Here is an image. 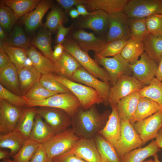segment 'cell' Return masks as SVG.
Instances as JSON below:
<instances>
[{"instance_id": "9", "label": "cell", "mask_w": 162, "mask_h": 162, "mask_svg": "<svg viewBox=\"0 0 162 162\" xmlns=\"http://www.w3.org/2000/svg\"><path fill=\"white\" fill-rule=\"evenodd\" d=\"M144 85L133 76H122L116 84L111 87L109 98L110 105V106L116 105L120 99L138 91Z\"/></svg>"}, {"instance_id": "11", "label": "cell", "mask_w": 162, "mask_h": 162, "mask_svg": "<svg viewBox=\"0 0 162 162\" xmlns=\"http://www.w3.org/2000/svg\"><path fill=\"white\" fill-rule=\"evenodd\" d=\"M130 38L128 17L123 11L108 14V28L106 43L119 39L128 40Z\"/></svg>"}, {"instance_id": "7", "label": "cell", "mask_w": 162, "mask_h": 162, "mask_svg": "<svg viewBox=\"0 0 162 162\" xmlns=\"http://www.w3.org/2000/svg\"><path fill=\"white\" fill-rule=\"evenodd\" d=\"M95 59L99 64L102 65L107 72L110 82L112 86L121 76L129 75L132 72L131 64L120 54L112 58H108L95 53Z\"/></svg>"}, {"instance_id": "51", "label": "cell", "mask_w": 162, "mask_h": 162, "mask_svg": "<svg viewBox=\"0 0 162 162\" xmlns=\"http://www.w3.org/2000/svg\"><path fill=\"white\" fill-rule=\"evenodd\" d=\"M56 1L66 10L74 5L86 4L87 0H57Z\"/></svg>"}, {"instance_id": "43", "label": "cell", "mask_w": 162, "mask_h": 162, "mask_svg": "<svg viewBox=\"0 0 162 162\" xmlns=\"http://www.w3.org/2000/svg\"><path fill=\"white\" fill-rule=\"evenodd\" d=\"M0 99L5 100L12 105L20 108L27 107V101L23 96L16 95L0 84Z\"/></svg>"}, {"instance_id": "38", "label": "cell", "mask_w": 162, "mask_h": 162, "mask_svg": "<svg viewBox=\"0 0 162 162\" xmlns=\"http://www.w3.org/2000/svg\"><path fill=\"white\" fill-rule=\"evenodd\" d=\"M142 97L149 98L158 103L162 109V82L154 77L147 86L138 91Z\"/></svg>"}, {"instance_id": "25", "label": "cell", "mask_w": 162, "mask_h": 162, "mask_svg": "<svg viewBox=\"0 0 162 162\" xmlns=\"http://www.w3.org/2000/svg\"><path fill=\"white\" fill-rule=\"evenodd\" d=\"M28 57L32 65L42 75L55 73V64L50 59L42 55L35 47L30 46L26 50Z\"/></svg>"}, {"instance_id": "42", "label": "cell", "mask_w": 162, "mask_h": 162, "mask_svg": "<svg viewBox=\"0 0 162 162\" xmlns=\"http://www.w3.org/2000/svg\"><path fill=\"white\" fill-rule=\"evenodd\" d=\"M5 43L10 46L25 49L31 46L29 39L22 28L19 26L15 27L9 40Z\"/></svg>"}, {"instance_id": "17", "label": "cell", "mask_w": 162, "mask_h": 162, "mask_svg": "<svg viewBox=\"0 0 162 162\" xmlns=\"http://www.w3.org/2000/svg\"><path fill=\"white\" fill-rule=\"evenodd\" d=\"M111 106L112 111L106 123L98 133L115 147L121 135V119L119 116L117 104Z\"/></svg>"}, {"instance_id": "39", "label": "cell", "mask_w": 162, "mask_h": 162, "mask_svg": "<svg viewBox=\"0 0 162 162\" xmlns=\"http://www.w3.org/2000/svg\"><path fill=\"white\" fill-rule=\"evenodd\" d=\"M31 43L52 61L53 51L51 45V34L49 31L44 30L40 32Z\"/></svg>"}, {"instance_id": "14", "label": "cell", "mask_w": 162, "mask_h": 162, "mask_svg": "<svg viewBox=\"0 0 162 162\" xmlns=\"http://www.w3.org/2000/svg\"><path fill=\"white\" fill-rule=\"evenodd\" d=\"M158 66V64L145 52L131 67L133 76L144 85H148L156 77Z\"/></svg>"}, {"instance_id": "19", "label": "cell", "mask_w": 162, "mask_h": 162, "mask_svg": "<svg viewBox=\"0 0 162 162\" xmlns=\"http://www.w3.org/2000/svg\"><path fill=\"white\" fill-rule=\"evenodd\" d=\"M141 97L140 93L137 91L121 99L118 102L117 106L120 119H127L134 124L135 122V112Z\"/></svg>"}, {"instance_id": "27", "label": "cell", "mask_w": 162, "mask_h": 162, "mask_svg": "<svg viewBox=\"0 0 162 162\" xmlns=\"http://www.w3.org/2000/svg\"><path fill=\"white\" fill-rule=\"evenodd\" d=\"M28 139L16 129L5 134H0V147L10 150L11 157L20 149Z\"/></svg>"}, {"instance_id": "40", "label": "cell", "mask_w": 162, "mask_h": 162, "mask_svg": "<svg viewBox=\"0 0 162 162\" xmlns=\"http://www.w3.org/2000/svg\"><path fill=\"white\" fill-rule=\"evenodd\" d=\"M41 144L28 139L19 152L13 156V160L16 162H29Z\"/></svg>"}, {"instance_id": "4", "label": "cell", "mask_w": 162, "mask_h": 162, "mask_svg": "<svg viewBox=\"0 0 162 162\" xmlns=\"http://www.w3.org/2000/svg\"><path fill=\"white\" fill-rule=\"evenodd\" d=\"M26 100L27 107L46 106L58 108L65 111L71 117L81 107L80 101L72 93H58L40 100Z\"/></svg>"}, {"instance_id": "48", "label": "cell", "mask_w": 162, "mask_h": 162, "mask_svg": "<svg viewBox=\"0 0 162 162\" xmlns=\"http://www.w3.org/2000/svg\"><path fill=\"white\" fill-rule=\"evenodd\" d=\"M63 20V15L61 10L57 7L54 8L47 15L45 26L49 30L54 31L62 24Z\"/></svg>"}, {"instance_id": "59", "label": "cell", "mask_w": 162, "mask_h": 162, "mask_svg": "<svg viewBox=\"0 0 162 162\" xmlns=\"http://www.w3.org/2000/svg\"><path fill=\"white\" fill-rule=\"evenodd\" d=\"M70 17L73 19L77 18L80 15L76 9H73L69 12Z\"/></svg>"}, {"instance_id": "3", "label": "cell", "mask_w": 162, "mask_h": 162, "mask_svg": "<svg viewBox=\"0 0 162 162\" xmlns=\"http://www.w3.org/2000/svg\"><path fill=\"white\" fill-rule=\"evenodd\" d=\"M63 45L64 50L74 57L82 68L101 80L109 83L110 78L106 70L100 67L88 52L81 49L76 41L68 39L64 41Z\"/></svg>"}, {"instance_id": "18", "label": "cell", "mask_w": 162, "mask_h": 162, "mask_svg": "<svg viewBox=\"0 0 162 162\" xmlns=\"http://www.w3.org/2000/svg\"><path fill=\"white\" fill-rule=\"evenodd\" d=\"M73 37L81 49L87 52L92 50L98 53L106 43L105 40L96 36L93 33L82 30L74 32Z\"/></svg>"}, {"instance_id": "41", "label": "cell", "mask_w": 162, "mask_h": 162, "mask_svg": "<svg viewBox=\"0 0 162 162\" xmlns=\"http://www.w3.org/2000/svg\"><path fill=\"white\" fill-rule=\"evenodd\" d=\"M58 93L47 89L39 81L23 96L27 100H40L46 99Z\"/></svg>"}, {"instance_id": "60", "label": "cell", "mask_w": 162, "mask_h": 162, "mask_svg": "<svg viewBox=\"0 0 162 162\" xmlns=\"http://www.w3.org/2000/svg\"><path fill=\"white\" fill-rule=\"evenodd\" d=\"M5 38V34L4 29L0 27V41L3 40Z\"/></svg>"}, {"instance_id": "50", "label": "cell", "mask_w": 162, "mask_h": 162, "mask_svg": "<svg viewBox=\"0 0 162 162\" xmlns=\"http://www.w3.org/2000/svg\"><path fill=\"white\" fill-rule=\"evenodd\" d=\"M48 160L46 150L43 145L41 144L33 155L29 162H47Z\"/></svg>"}, {"instance_id": "12", "label": "cell", "mask_w": 162, "mask_h": 162, "mask_svg": "<svg viewBox=\"0 0 162 162\" xmlns=\"http://www.w3.org/2000/svg\"><path fill=\"white\" fill-rule=\"evenodd\" d=\"M24 109L0 99V134H6L16 129Z\"/></svg>"}, {"instance_id": "34", "label": "cell", "mask_w": 162, "mask_h": 162, "mask_svg": "<svg viewBox=\"0 0 162 162\" xmlns=\"http://www.w3.org/2000/svg\"><path fill=\"white\" fill-rule=\"evenodd\" d=\"M144 52L143 41H137L130 39L127 40L120 54L131 65L137 62Z\"/></svg>"}, {"instance_id": "37", "label": "cell", "mask_w": 162, "mask_h": 162, "mask_svg": "<svg viewBox=\"0 0 162 162\" xmlns=\"http://www.w3.org/2000/svg\"><path fill=\"white\" fill-rule=\"evenodd\" d=\"M130 39L137 41H143L149 34L147 28L146 18H128Z\"/></svg>"}, {"instance_id": "52", "label": "cell", "mask_w": 162, "mask_h": 162, "mask_svg": "<svg viewBox=\"0 0 162 162\" xmlns=\"http://www.w3.org/2000/svg\"><path fill=\"white\" fill-rule=\"evenodd\" d=\"M70 29V27H65L62 24L59 27L56 38V42L58 44H63L65 40V37Z\"/></svg>"}, {"instance_id": "23", "label": "cell", "mask_w": 162, "mask_h": 162, "mask_svg": "<svg viewBox=\"0 0 162 162\" xmlns=\"http://www.w3.org/2000/svg\"><path fill=\"white\" fill-rule=\"evenodd\" d=\"M21 94L24 96L36 82L42 74L32 65H26L17 68Z\"/></svg>"}, {"instance_id": "53", "label": "cell", "mask_w": 162, "mask_h": 162, "mask_svg": "<svg viewBox=\"0 0 162 162\" xmlns=\"http://www.w3.org/2000/svg\"><path fill=\"white\" fill-rule=\"evenodd\" d=\"M12 62L8 56L0 48V72Z\"/></svg>"}, {"instance_id": "55", "label": "cell", "mask_w": 162, "mask_h": 162, "mask_svg": "<svg viewBox=\"0 0 162 162\" xmlns=\"http://www.w3.org/2000/svg\"><path fill=\"white\" fill-rule=\"evenodd\" d=\"M76 6V10L80 15L87 16L90 15L92 13V12L90 13L88 11L83 4H79Z\"/></svg>"}, {"instance_id": "35", "label": "cell", "mask_w": 162, "mask_h": 162, "mask_svg": "<svg viewBox=\"0 0 162 162\" xmlns=\"http://www.w3.org/2000/svg\"><path fill=\"white\" fill-rule=\"evenodd\" d=\"M143 41L145 52L158 64L162 57V37L149 33Z\"/></svg>"}, {"instance_id": "64", "label": "cell", "mask_w": 162, "mask_h": 162, "mask_svg": "<svg viewBox=\"0 0 162 162\" xmlns=\"http://www.w3.org/2000/svg\"><path fill=\"white\" fill-rule=\"evenodd\" d=\"M47 162H52L51 159H49L48 160Z\"/></svg>"}, {"instance_id": "22", "label": "cell", "mask_w": 162, "mask_h": 162, "mask_svg": "<svg viewBox=\"0 0 162 162\" xmlns=\"http://www.w3.org/2000/svg\"><path fill=\"white\" fill-rule=\"evenodd\" d=\"M54 63L55 73L70 80L76 70L82 67L74 57L65 50Z\"/></svg>"}, {"instance_id": "46", "label": "cell", "mask_w": 162, "mask_h": 162, "mask_svg": "<svg viewBox=\"0 0 162 162\" xmlns=\"http://www.w3.org/2000/svg\"><path fill=\"white\" fill-rule=\"evenodd\" d=\"M146 22L149 33L162 37V14L152 15L146 18Z\"/></svg>"}, {"instance_id": "26", "label": "cell", "mask_w": 162, "mask_h": 162, "mask_svg": "<svg viewBox=\"0 0 162 162\" xmlns=\"http://www.w3.org/2000/svg\"><path fill=\"white\" fill-rule=\"evenodd\" d=\"M56 134L51 127L37 114L29 139L43 144Z\"/></svg>"}, {"instance_id": "29", "label": "cell", "mask_w": 162, "mask_h": 162, "mask_svg": "<svg viewBox=\"0 0 162 162\" xmlns=\"http://www.w3.org/2000/svg\"><path fill=\"white\" fill-rule=\"evenodd\" d=\"M99 152L101 162H120L114 146L98 133L93 137Z\"/></svg>"}, {"instance_id": "20", "label": "cell", "mask_w": 162, "mask_h": 162, "mask_svg": "<svg viewBox=\"0 0 162 162\" xmlns=\"http://www.w3.org/2000/svg\"><path fill=\"white\" fill-rule=\"evenodd\" d=\"M52 4L51 1H41L35 10L24 16L22 20L27 31H33L42 25L43 18Z\"/></svg>"}, {"instance_id": "33", "label": "cell", "mask_w": 162, "mask_h": 162, "mask_svg": "<svg viewBox=\"0 0 162 162\" xmlns=\"http://www.w3.org/2000/svg\"><path fill=\"white\" fill-rule=\"evenodd\" d=\"M37 109L36 107L25 108L16 128L28 139H29L34 126L35 118L37 114Z\"/></svg>"}, {"instance_id": "31", "label": "cell", "mask_w": 162, "mask_h": 162, "mask_svg": "<svg viewBox=\"0 0 162 162\" xmlns=\"http://www.w3.org/2000/svg\"><path fill=\"white\" fill-rule=\"evenodd\" d=\"M160 110H162L161 107L157 102L149 98L141 97L135 114V122L144 120Z\"/></svg>"}, {"instance_id": "28", "label": "cell", "mask_w": 162, "mask_h": 162, "mask_svg": "<svg viewBox=\"0 0 162 162\" xmlns=\"http://www.w3.org/2000/svg\"><path fill=\"white\" fill-rule=\"evenodd\" d=\"M155 140H152L146 146L134 149L120 159V162H142L146 158L154 156L160 151Z\"/></svg>"}, {"instance_id": "58", "label": "cell", "mask_w": 162, "mask_h": 162, "mask_svg": "<svg viewBox=\"0 0 162 162\" xmlns=\"http://www.w3.org/2000/svg\"><path fill=\"white\" fill-rule=\"evenodd\" d=\"M11 157L10 152H8L5 150L1 149L0 150V159H4L9 158Z\"/></svg>"}, {"instance_id": "10", "label": "cell", "mask_w": 162, "mask_h": 162, "mask_svg": "<svg viewBox=\"0 0 162 162\" xmlns=\"http://www.w3.org/2000/svg\"><path fill=\"white\" fill-rule=\"evenodd\" d=\"M37 108L40 115L51 127L56 134L60 133L71 126V117L60 109L46 106Z\"/></svg>"}, {"instance_id": "1", "label": "cell", "mask_w": 162, "mask_h": 162, "mask_svg": "<svg viewBox=\"0 0 162 162\" xmlns=\"http://www.w3.org/2000/svg\"><path fill=\"white\" fill-rule=\"evenodd\" d=\"M81 107L71 117V128L80 138H92L105 126L111 112L100 113L95 105L87 110Z\"/></svg>"}, {"instance_id": "54", "label": "cell", "mask_w": 162, "mask_h": 162, "mask_svg": "<svg viewBox=\"0 0 162 162\" xmlns=\"http://www.w3.org/2000/svg\"><path fill=\"white\" fill-rule=\"evenodd\" d=\"M64 50V48L62 44H58L55 47L52 57V61L54 63L63 54Z\"/></svg>"}, {"instance_id": "47", "label": "cell", "mask_w": 162, "mask_h": 162, "mask_svg": "<svg viewBox=\"0 0 162 162\" xmlns=\"http://www.w3.org/2000/svg\"><path fill=\"white\" fill-rule=\"evenodd\" d=\"M47 89L58 93H72L67 88L48 75H42L39 81Z\"/></svg>"}, {"instance_id": "13", "label": "cell", "mask_w": 162, "mask_h": 162, "mask_svg": "<svg viewBox=\"0 0 162 162\" xmlns=\"http://www.w3.org/2000/svg\"><path fill=\"white\" fill-rule=\"evenodd\" d=\"M133 127L139 134L143 146L148 141L156 138L159 130L162 128V110L135 122Z\"/></svg>"}, {"instance_id": "44", "label": "cell", "mask_w": 162, "mask_h": 162, "mask_svg": "<svg viewBox=\"0 0 162 162\" xmlns=\"http://www.w3.org/2000/svg\"><path fill=\"white\" fill-rule=\"evenodd\" d=\"M127 40L124 39H119L106 43L102 49L98 54L106 57H113L120 54Z\"/></svg>"}, {"instance_id": "24", "label": "cell", "mask_w": 162, "mask_h": 162, "mask_svg": "<svg viewBox=\"0 0 162 162\" xmlns=\"http://www.w3.org/2000/svg\"><path fill=\"white\" fill-rule=\"evenodd\" d=\"M0 82L11 92L22 95L17 68L12 62L0 72Z\"/></svg>"}, {"instance_id": "8", "label": "cell", "mask_w": 162, "mask_h": 162, "mask_svg": "<svg viewBox=\"0 0 162 162\" xmlns=\"http://www.w3.org/2000/svg\"><path fill=\"white\" fill-rule=\"evenodd\" d=\"M123 12L129 18H146L162 14V0H129Z\"/></svg>"}, {"instance_id": "32", "label": "cell", "mask_w": 162, "mask_h": 162, "mask_svg": "<svg viewBox=\"0 0 162 162\" xmlns=\"http://www.w3.org/2000/svg\"><path fill=\"white\" fill-rule=\"evenodd\" d=\"M1 2L13 11L17 20L35 8L41 1L39 0H3Z\"/></svg>"}, {"instance_id": "2", "label": "cell", "mask_w": 162, "mask_h": 162, "mask_svg": "<svg viewBox=\"0 0 162 162\" xmlns=\"http://www.w3.org/2000/svg\"><path fill=\"white\" fill-rule=\"evenodd\" d=\"M47 75L68 89L77 98L84 109H88L96 104L104 103L99 94L94 89L55 73Z\"/></svg>"}, {"instance_id": "30", "label": "cell", "mask_w": 162, "mask_h": 162, "mask_svg": "<svg viewBox=\"0 0 162 162\" xmlns=\"http://www.w3.org/2000/svg\"><path fill=\"white\" fill-rule=\"evenodd\" d=\"M129 0H87L86 5L90 8L104 11L108 14L123 11Z\"/></svg>"}, {"instance_id": "15", "label": "cell", "mask_w": 162, "mask_h": 162, "mask_svg": "<svg viewBox=\"0 0 162 162\" xmlns=\"http://www.w3.org/2000/svg\"><path fill=\"white\" fill-rule=\"evenodd\" d=\"M72 81L82 83L96 90L104 100L105 105L110 104L109 98L111 87L109 83L98 80L82 67L74 74Z\"/></svg>"}, {"instance_id": "5", "label": "cell", "mask_w": 162, "mask_h": 162, "mask_svg": "<svg viewBox=\"0 0 162 162\" xmlns=\"http://www.w3.org/2000/svg\"><path fill=\"white\" fill-rule=\"evenodd\" d=\"M80 138L71 128L56 134L43 144L48 159L70 151Z\"/></svg>"}, {"instance_id": "61", "label": "cell", "mask_w": 162, "mask_h": 162, "mask_svg": "<svg viewBox=\"0 0 162 162\" xmlns=\"http://www.w3.org/2000/svg\"><path fill=\"white\" fill-rule=\"evenodd\" d=\"M153 157L154 159V162H162L159 160L158 154H155Z\"/></svg>"}, {"instance_id": "49", "label": "cell", "mask_w": 162, "mask_h": 162, "mask_svg": "<svg viewBox=\"0 0 162 162\" xmlns=\"http://www.w3.org/2000/svg\"><path fill=\"white\" fill-rule=\"evenodd\" d=\"M51 159L52 162H86L74 154L70 151L56 156Z\"/></svg>"}, {"instance_id": "6", "label": "cell", "mask_w": 162, "mask_h": 162, "mask_svg": "<svg viewBox=\"0 0 162 162\" xmlns=\"http://www.w3.org/2000/svg\"><path fill=\"white\" fill-rule=\"evenodd\" d=\"M120 138L115 146L120 159L131 151L142 146V140L134 129L133 125L127 119H121Z\"/></svg>"}, {"instance_id": "16", "label": "cell", "mask_w": 162, "mask_h": 162, "mask_svg": "<svg viewBox=\"0 0 162 162\" xmlns=\"http://www.w3.org/2000/svg\"><path fill=\"white\" fill-rule=\"evenodd\" d=\"M70 151L86 162H101L100 156L93 138H80Z\"/></svg>"}, {"instance_id": "57", "label": "cell", "mask_w": 162, "mask_h": 162, "mask_svg": "<svg viewBox=\"0 0 162 162\" xmlns=\"http://www.w3.org/2000/svg\"><path fill=\"white\" fill-rule=\"evenodd\" d=\"M155 141L160 148H162V128L159 130Z\"/></svg>"}, {"instance_id": "62", "label": "cell", "mask_w": 162, "mask_h": 162, "mask_svg": "<svg viewBox=\"0 0 162 162\" xmlns=\"http://www.w3.org/2000/svg\"><path fill=\"white\" fill-rule=\"evenodd\" d=\"M0 162H16L14 160H12L9 158L2 160Z\"/></svg>"}, {"instance_id": "45", "label": "cell", "mask_w": 162, "mask_h": 162, "mask_svg": "<svg viewBox=\"0 0 162 162\" xmlns=\"http://www.w3.org/2000/svg\"><path fill=\"white\" fill-rule=\"evenodd\" d=\"M13 11L3 3L0 4V25L4 30L9 31L16 21Z\"/></svg>"}, {"instance_id": "63", "label": "cell", "mask_w": 162, "mask_h": 162, "mask_svg": "<svg viewBox=\"0 0 162 162\" xmlns=\"http://www.w3.org/2000/svg\"><path fill=\"white\" fill-rule=\"evenodd\" d=\"M142 162H154V160L152 159H150L147 160L143 161Z\"/></svg>"}, {"instance_id": "36", "label": "cell", "mask_w": 162, "mask_h": 162, "mask_svg": "<svg viewBox=\"0 0 162 162\" xmlns=\"http://www.w3.org/2000/svg\"><path fill=\"white\" fill-rule=\"evenodd\" d=\"M9 57L11 62L17 68L26 65L28 59L27 51L25 49L9 45L0 41V47Z\"/></svg>"}, {"instance_id": "56", "label": "cell", "mask_w": 162, "mask_h": 162, "mask_svg": "<svg viewBox=\"0 0 162 162\" xmlns=\"http://www.w3.org/2000/svg\"><path fill=\"white\" fill-rule=\"evenodd\" d=\"M155 77L159 81H162V57L158 63Z\"/></svg>"}, {"instance_id": "21", "label": "cell", "mask_w": 162, "mask_h": 162, "mask_svg": "<svg viewBox=\"0 0 162 162\" xmlns=\"http://www.w3.org/2000/svg\"><path fill=\"white\" fill-rule=\"evenodd\" d=\"M80 26L98 33H104L108 30V14L104 11L97 10L81 21Z\"/></svg>"}]
</instances>
